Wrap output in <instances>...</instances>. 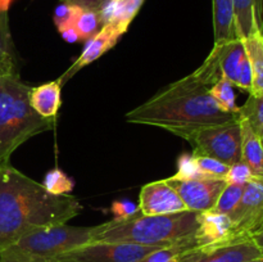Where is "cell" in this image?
Here are the masks:
<instances>
[{
	"instance_id": "obj_1",
	"label": "cell",
	"mask_w": 263,
	"mask_h": 262,
	"mask_svg": "<svg viewBox=\"0 0 263 262\" xmlns=\"http://www.w3.org/2000/svg\"><path fill=\"white\" fill-rule=\"evenodd\" d=\"M82 211L73 195H55L8 163L0 164V253L35 229L68 222Z\"/></svg>"
},
{
	"instance_id": "obj_2",
	"label": "cell",
	"mask_w": 263,
	"mask_h": 262,
	"mask_svg": "<svg viewBox=\"0 0 263 262\" xmlns=\"http://www.w3.org/2000/svg\"><path fill=\"white\" fill-rule=\"evenodd\" d=\"M210 87L192 73L134 108L126 115V120L163 128L185 140L203 127L238 120L239 113L225 112L216 103Z\"/></svg>"
},
{
	"instance_id": "obj_3",
	"label": "cell",
	"mask_w": 263,
	"mask_h": 262,
	"mask_svg": "<svg viewBox=\"0 0 263 262\" xmlns=\"http://www.w3.org/2000/svg\"><path fill=\"white\" fill-rule=\"evenodd\" d=\"M199 226V212L182 211L171 215L148 216L138 211L128 217H115L97 225L92 241L135 243L168 247L194 239Z\"/></svg>"
},
{
	"instance_id": "obj_4",
	"label": "cell",
	"mask_w": 263,
	"mask_h": 262,
	"mask_svg": "<svg viewBox=\"0 0 263 262\" xmlns=\"http://www.w3.org/2000/svg\"><path fill=\"white\" fill-rule=\"evenodd\" d=\"M31 90L18 73L0 74V164L28 139L55 127L57 117L45 118L32 108Z\"/></svg>"
},
{
	"instance_id": "obj_5",
	"label": "cell",
	"mask_w": 263,
	"mask_h": 262,
	"mask_svg": "<svg viewBox=\"0 0 263 262\" xmlns=\"http://www.w3.org/2000/svg\"><path fill=\"white\" fill-rule=\"evenodd\" d=\"M97 226H71L64 223L44 226L26 234L9 248L31 256L51 258L91 243Z\"/></svg>"
},
{
	"instance_id": "obj_6",
	"label": "cell",
	"mask_w": 263,
	"mask_h": 262,
	"mask_svg": "<svg viewBox=\"0 0 263 262\" xmlns=\"http://www.w3.org/2000/svg\"><path fill=\"white\" fill-rule=\"evenodd\" d=\"M194 146V154L212 157L223 163L241 161L240 117L231 122L208 126L193 133L186 139Z\"/></svg>"
},
{
	"instance_id": "obj_7",
	"label": "cell",
	"mask_w": 263,
	"mask_h": 262,
	"mask_svg": "<svg viewBox=\"0 0 263 262\" xmlns=\"http://www.w3.org/2000/svg\"><path fill=\"white\" fill-rule=\"evenodd\" d=\"M158 248L162 247L116 241H91L46 259L48 262H139Z\"/></svg>"
},
{
	"instance_id": "obj_8",
	"label": "cell",
	"mask_w": 263,
	"mask_h": 262,
	"mask_svg": "<svg viewBox=\"0 0 263 262\" xmlns=\"http://www.w3.org/2000/svg\"><path fill=\"white\" fill-rule=\"evenodd\" d=\"M229 217L235 241L249 239L263 228V176H254L247 182L240 202Z\"/></svg>"
},
{
	"instance_id": "obj_9",
	"label": "cell",
	"mask_w": 263,
	"mask_h": 262,
	"mask_svg": "<svg viewBox=\"0 0 263 262\" xmlns=\"http://www.w3.org/2000/svg\"><path fill=\"white\" fill-rule=\"evenodd\" d=\"M211 53L216 57L221 76L235 87L251 94L253 76L243 39L213 45Z\"/></svg>"
},
{
	"instance_id": "obj_10",
	"label": "cell",
	"mask_w": 263,
	"mask_h": 262,
	"mask_svg": "<svg viewBox=\"0 0 263 262\" xmlns=\"http://www.w3.org/2000/svg\"><path fill=\"white\" fill-rule=\"evenodd\" d=\"M166 181L176 190L187 211L194 212H208L215 207L226 180L221 179H194L177 180L166 179Z\"/></svg>"
},
{
	"instance_id": "obj_11",
	"label": "cell",
	"mask_w": 263,
	"mask_h": 262,
	"mask_svg": "<svg viewBox=\"0 0 263 262\" xmlns=\"http://www.w3.org/2000/svg\"><path fill=\"white\" fill-rule=\"evenodd\" d=\"M263 257V251L249 239L213 247H199L186 251L179 262H244Z\"/></svg>"
},
{
	"instance_id": "obj_12",
	"label": "cell",
	"mask_w": 263,
	"mask_h": 262,
	"mask_svg": "<svg viewBox=\"0 0 263 262\" xmlns=\"http://www.w3.org/2000/svg\"><path fill=\"white\" fill-rule=\"evenodd\" d=\"M138 208L143 215L148 216L171 215L187 211L176 190L166 180L144 185L139 195Z\"/></svg>"
},
{
	"instance_id": "obj_13",
	"label": "cell",
	"mask_w": 263,
	"mask_h": 262,
	"mask_svg": "<svg viewBox=\"0 0 263 262\" xmlns=\"http://www.w3.org/2000/svg\"><path fill=\"white\" fill-rule=\"evenodd\" d=\"M123 33L121 32L118 28H116L115 26L110 25V23H107L102 27V30L91 38L90 40H87L86 46L82 50L81 55L76 59L73 64L59 77L57 81L59 82L61 86H63L69 79L74 76L80 69L84 68L87 64L92 63V62L97 61L99 57H102L103 54L107 53L109 49H112L116 44L118 43V40L121 39Z\"/></svg>"
},
{
	"instance_id": "obj_14",
	"label": "cell",
	"mask_w": 263,
	"mask_h": 262,
	"mask_svg": "<svg viewBox=\"0 0 263 262\" xmlns=\"http://www.w3.org/2000/svg\"><path fill=\"white\" fill-rule=\"evenodd\" d=\"M194 239L197 248L234 243L230 217L211 211L199 212V226Z\"/></svg>"
},
{
	"instance_id": "obj_15",
	"label": "cell",
	"mask_w": 263,
	"mask_h": 262,
	"mask_svg": "<svg viewBox=\"0 0 263 262\" xmlns=\"http://www.w3.org/2000/svg\"><path fill=\"white\" fill-rule=\"evenodd\" d=\"M213 5V45L236 40L239 38L236 27L235 8L233 0H212Z\"/></svg>"
},
{
	"instance_id": "obj_16",
	"label": "cell",
	"mask_w": 263,
	"mask_h": 262,
	"mask_svg": "<svg viewBox=\"0 0 263 262\" xmlns=\"http://www.w3.org/2000/svg\"><path fill=\"white\" fill-rule=\"evenodd\" d=\"M240 39L263 31V0H233Z\"/></svg>"
},
{
	"instance_id": "obj_17",
	"label": "cell",
	"mask_w": 263,
	"mask_h": 262,
	"mask_svg": "<svg viewBox=\"0 0 263 262\" xmlns=\"http://www.w3.org/2000/svg\"><path fill=\"white\" fill-rule=\"evenodd\" d=\"M62 86L59 82L51 81L32 87L30 102L33 109L45 118L57 117L59 108L62 105Z\"/></svg>"
},
{
	"instance_id": "obj_18",
	"label": "cell",
	"mask_w": 263,
	"mask_h": 262,
	"mask_svg": "<svg viewBox=\"0 0 263 262\" xmlns=\"http://www.w3.org/2000/svg\"><path fill=\"white\" fill-rule=\"evenodd\" d=\"M241 161L249 166L256 176H263L262 139L253 131L244 118L240 117Z\"/></svg>"
},
{
	"instance_id": "obj_19",
	"label": "cell",
	"mask_w": 263,
	"mask_h": 262,
	"mask_svg": "<svg viewBox=\"0 0 263 262\" xmlns=\"http://www.w3.org/2000/svg\"><path fill=\"white\" fill-rule=\"evenodd\" d=\"M243 41L248 53L253 76L251 94L263 95V31H257Z\"/></svg>"
},
{
	"instance_id": "obj_20",
	"label": "cell",
	"mask_w": 263,
	"mask_h": 262,
	"mask_svg": "<svg viewBox=\"0 0 263 262\" xmlns=\"http://www.w3.org/2000/svg\"><path fill=\"white\" fill-rule=\"evenodd\" d=\"M18 73L8 10H0V74Z\"/></svg>"
},
{
	"instance_id": "obj_21",
	"label": "cell",
	"mask_w": 263,
	"mask_h": 262,
	"mask_svg": "<svg viewBox=\"0 0 263 262\" xmlns=\"http://www.w3.org/2000/svg\"><path fill=\"white\" fill-rule=\"evenodd\" d=\"M145 0H112V17L109 22L125 33Z\"/></svg>"
},
{
	"instance_id": "obj_22",
	"label": "cell",
	"mask_w": 263,
	"mask_h": 262,
	"mask_svg": "<svg viewBox=\"0 0 263 262\" xmlns=\"http://www.w3.org/2000/svg\"><path fill=\"white\" fill-rule=\"evenodd\" d=\"M239 117L249 123L254 133L263 138V95L249 94V98L239 107Z\"/></svg>"
},
{
	"instance_id": "obj_23",
	"label": "cell",
	"mask_w": 263,
	"mask_h": 262,
	"mask_svg": "<svg viewBox=\"0 0 263 262\" xmlns=\"http://www.w3.org/2000/svg\"><path fill=\"white\" fill-rule=\"evenodd\" d=\"M246 185L247 184H233V182H228L226 186L223 188L222 192H221L215 207L211 210V212L230 216V213L235 210L236 205L240 202L244 189H246Z\"/></svg>"
},
{
	"instance_id": "obj_24",
	"label": "cell",
	"mask_w": 263,
	"mask_h": 262,
	"mask_svg": "<svg viewBox=\"0 0 263 262\" xmlns=\"http://www.w3.org/2000/svg\"><path fill=\"white\" fill-rule=\"evenodd\" d=\"M234 87L235 86L229 80L223 79V77L210 87V94L212 95L216 103L225 112L229 113H239V107L236 104V97L235 91H234Z\"/></svg>"
},
{
	"instance_id": "obj_25",
	"label": "cell",
	"mask_w": 263,
	"mask_h": 262,
	"mask_svg": "<svg viewBox=\"0 0 263 262\" xmlns=\"http://www.w3.org/2000/svg\"><path fill=\"white\" fill-rule=\"evenodd\" d=\"M103 21L99 12L91 9H82L74 22V30L79 33L80 40H90L103 27Z\"/></svg>"
},
{
	"instance_id": "obj_26",
	"label": "cell",
	"mask_w": 263,
	"mask_h": 262,
	"mask_svg": "<svg viewBox=\"0 0 263 262\" xmlns=\"http://www.w3.org/2000/svg\"><path fill=\"white\" fill-rule=\"evenodd\" d=\"M197 248L195 239L189 241H181V243L172 244L168 247H162L149 253L139 262H179L180 256L186 251Z\"/></svg>"
},
{
	"instance_id": "obj_27",
	"label": "cell",
	"mask_w": 263,
	"mask_h": 262,
	"mask_svg": "<svg viewBox=\"0 0 263 262\" xmlns=\"http://www.w3.org/2000/svg\"><path fill=\"white\" fill-rule=\"evenodd\" d=\"M43 186L51 194L66 195L73 189V181L61 169H53L44 177Z\"/></svg>"
},
{
	"instance_id": "obj_28",
	"label": "cell",
	"mask_w": 263,
	"mask_h": 262,
	"mask_svg": "<svg viewBox=\"0 0 263 262\" xmlns=\"http://www.w3.org/2000/svg\"><path fill=\"white\" fill-rule=\"evenodd\" d=\"M193 156H194L195 163H197L199 171L204 174L205 176L210 177V179H226L229 167H230L229 164L223 163V162L218 161L216 158H212V157L202 156V154L193 153Z\"/></svg>"
},
{
	"instance_id": "obj_29",
	"label": "cell",
	"mask_w": 263,
	"mask_h": 262,
	"mask_svg": "<svg viewBox=\"0 0 263 262\" xmlns=\"http://www.w3.org/2000/svg\"><path fill=\"white\" fill-rule=\"evenodd\" d=\"M84 8L68 3H62L55 8L54 12V23L57 26L58 32L67 30V28L74 27L77 17Z\"/></svg>"
},
{
	"instance_id": "obj_30",
	"label": "cell",
	"mask_w": 263,
	"mask_h": 262,
	"mask_svg": "<svg viewBox=\"0 0 263 262\" xmlns=\"http://www.w3.org/2000/svg\"><path fill=\"white\" fill-rule=\"evenodd\" d=\"M177 174L172 176V179L177 180H194V179H210L205 176L204 174L199 171L197 163H195V158L193 154H184L179 158V163H177Z\"/></svg>"
},
{
	"instance_id": "obj_31",
	"label": "cell",
	"mask_w": 263,
	"mask_h": 262,
	"mask_svg": "<svg viewBox=\"0 0 263 262\" xmlns=\"http://www.w3.org/2000/svg\"><path fill=\"white\" fill-rule=\"evenodd\" d=\"M256 175L252 172L249 166L244 163L243 161L236 162L229 167V172L226 175V182H233V184H247L251 181Z\"/></svg>"
},
{
	"instance_id": "obj_32",
	"label": "cell",
	"mask_w": 263,
	"mask_h": 262,
	"mask_svg": "<svg viewBox=\"0 0 263 262\" xmlns=\"http://www.w3.org/2000/svg\"><path fill=\"white\" fill-rule=\"evenodd\" d=\"M0 262H48V259L8 248L0 253Z\"/></svg>"
},
{
	"instance_id": "obj_33",
	"label": "cell",
	"mask_w": 263,
	"mask_h": 262,
	"mask_svg": "<svg viewBox=\"0 0 263 262\" xmlns=\"http://www.w3.org/2000/svg\"><path fill=\"white\" fill-rule=\"evenodd\" d=\"M112 211L116 217H128V216L138 212L139 208L130 200H118L112 205Z\"/></svg>"
},
{
	"instance_id": "obj_34",
	"label": "cell",
	"mask_w": 263,
	"mask_h": 262,
	"mask_svg": "<svg viewBox=\"0 0 263 262\" xmlns=\"http://www.w3.org/2000/svg\"><path fill=\"white\" fill-rule=\"evenodd\" d=\"M109 0H62V3H68V4L79 5L84 9H91L99 12L103 5L107 4Z\"/></svg>"
},
{
	"instance_id": "obj_35",
	"label": "cell",
	"mask_w": 263,
	"mask_h": 262,
	"mask_svg": "<svg viewBox=\"0 0 263 262\" xmlns=\"http://www.w3.org/2000/svg\"><path fill=\"white\" fill-rule=\"evenodd\" d=\"M61 35L62 38H63L66 41H68V43H76L77 40H80L79 33H77V31L74 30V27L67 28V30L62 31Z\"/></svg>"
},
{
	"instance_id": "obj_36",
	"label": "cell",
	"mask_w": 263,
	"mask_h": 262,
	"mask_svg": "<svg viewBox=\"0 0 263 262\" xmlns=\"http://www.w3.org/2000/svg\"><path fill=\"white\" fill-rule=\"evenodd\" d=\"M251 239L257 244V247H259V248L263 251V228L259 229V230H257L256 233L252 234Z\"/></svg>"
},
{
	"instance_id": "obj_37",
	"label": "cell",
	"mask_w": 263,
	"mask_h": 262,
	"mask_svg": "<svg viewBox=\"0 0 263 262\" xmlns=\"http://www.w3.org/2000/svg\"><path fill=\"white\" fill-rule=\"evenodd\" d=\"M244 262H263V257H259V258H254V259H248V261Z\"/></svg>"
},
{
	"instance_id": "obj_38",
	"label": "cell",
	"mask_w": 263,
	"mask_h": 262,
	"mask_svg": "<svg viewBox=\"0 0 263 262\" xmlns=\"http://www.w3.org/2000/svg\"><path fill=\"white\" fill-rule=\"evenodd\" d=\"M262 144H263V138H262Z\"/></svg>"
}]
</instances>
